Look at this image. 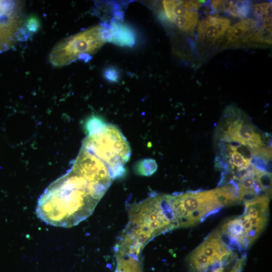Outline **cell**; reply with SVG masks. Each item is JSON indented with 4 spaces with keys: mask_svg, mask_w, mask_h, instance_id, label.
<instances>
[{
    "mask_svg": "<svg viewBox=\"0 0 272 272\" xmlns=\"http://www.w3.org/2000/svg\"><path fill=\"white\" fill-rule=\"evenodd\" d=\"M112 180L107 165L81 147L71 169L40 196L37 216L54 226H76L92 214Z\"/></svg>",
    "mask_w": 272,
    "mask_h": 272,
    "instance_id": "obj_1",
    "label": "cell"
},
{
    "mask_svg": "<svg viewBox=\"0 0 272 272\" xmlns=\"http://www.w3.org/2000/svg\"><path fill=\"white\" fill-rule=\"evenodd\" d=\"M128 212V224L119 238L138 252L156 236L177 228L172 194L153 193L132 205Z\"/></svg>",
    "mask_w": 272,
    "mask_h": 272,
    "instance_id": "obj_2",
    "label": "cell"
},
{
    "mask_svg": "<svg viewBox=\"0 0 272 272\" xmlns=\"http://www.w3.org/2000/svg\"><path fill=\"white\" fill-rule=\"evenodd\" d=\"M82 147L107 165L113 180L124 175V165L130 158L131 150L126 139L116 126L106 124L101 130L87 134Z\"/></svg>",
    "mask_w": 272,
    "mask_h": 272,
    "instance_id": "obj_3",
    "label": "cell"
},
{
    "mask_svg": "<svg viewBox=\"0 0 272 272\" xmlns=\"http://www.w3.org/2000/svg\"><path fill=\"white\" fill-rule=\"evenodd\" d=\"M172 195L177 228L194 226L224 207L215 189Z\"/></svg>",
    "mask_w": 272,
    "mask_h": 272,
    "instance_id": "obj_4",
    "label": "cell"
},
{
    "mask_svg": "<svg viewBox=\"0 0 272 272\" xmlns=\"http://www.w3.org/2000/svg\"><path fill=\"white\" fill-rule=\"evenodd\" d=\"M105 41L102 26L91 27L67 38L58 43L50 54V62L54 66L67 64L76 58L87 59Z\"/></svg>",
    "mask_w": 272,
    "mask_h": 272,
    "instance_id": "obj_5",
    "label": "cell"
},
{
    "mask_svg": "<svg viewBox=\"0 0 272 272\" xmlns=\"http://www.w3.org/2000/svg\"><path fill=\"white\" fill-rule=\"evenodd\" d=\"M224 126L221 141L235 142L251 149L263 147V136L251 123L247 116L234 106L227 107L223 114Z\"/></svg>",
    "mask_w": 272,
    "mask_h": 272,
    "instance_id": "obj_6",
    "label": "cell"
},
{
    "mask_svg": "<svg viewBox=\"0 0 272 272\" xmlns=\"http://www.w3.org/2000/svg\"><path fill=\"white\" fill-rule=\"evenodd\" d=\"M15 3L0 1V52L8 49L15 41L20 26V19Z\"/></svg>",
    "mask_w": 272,
    "mask_h": 272,
    "instance_id": "obj_7",
    "label": "cell"
},
{
    "mask_svg": "<svg viewBox=\"0 0 272 272\" xmlns=\"http://www.w3.org/2000/svg\"><path fill=\"white\" fill-rule=\"evenodd\" d=\"M163 5L167 18L179 29L186 32L194 29L198 22L196 11L186 9L180 1H163Z\"/></svg>",
    "mask_w": 272,
    "mask_h": 272,
    "instance_id": "obj_8",
    "label": "cell"
},
{
    "mask_svg": "<svg viewBox=\"0 0 272 272\" xmlns=\"http://www.w3.org/2000/svg\"><path fill=\"white\" fill-rule=\"evenodd\" d=\"M102 26V35L105 42L120 46H131L135 41V35L130 27L125 24L111 22Z\"/></svg>",
    "mask_w": 272,
    "mask_h": 272,
    "instance_id": "obj_9",
    "label": "cell"
},
{
    "mask_svg": "<svg viewBox=\"0 0 272 272\" xmlns=\"http://www.w3.org/2000/svg\"><path fill=\"white\" fill-rule=\"evenodd\" d=\"M230 25V21L226 18L209 16L198 22L197 33L201 39L214 41L227 31Z\"/></svg>",
    "mask_w": 272,
    "mask_h": 272,
    "instance_id": "obj_10",
    "label": "cell"
},
{
    "mask_svg": "<svg viewBox=\"0 0 272 272\" xmlns=\"http://www.w3.org/2000/svg\"><path fill=\"white\" fill-rule=\"evenodd\" d=\"M260 25L251 18L242 20L230 27L226 32V38L228 43L238 46L256 31Z\"/></svg>",
    "mask_w": 272,
    "mask_h": 272,
    "instance_id": "obj_11",
    "label": "cell"
},
{
    "mask_svg": "<svg viewBox=\"0 0 272 272\" xmlns=\"http://www.w3.org/2000/svg\"><path fill=\"white\" fill-rule=\"evenodd\" d=\"M213 9L241 19L247 18L251 10L249 1H212Z\"/></svg>",
    "mask_w": 272,
    "mask_h": 272,
    "instance_id": "obj_12",
    "label": "cell"
},
{
    "mask_svg": "<svg viewBox=\"0 0 272 272\" xmlns=\"http://www.w3.org/2000/svg\"><path fill=\"white\" fill-rule=\"evenodd\" d=\"M249 45H270L271 43V27L260 25V27L243 42Z\"/></svg>",
    "mask_w": 272,
    "mask_h": 272,
    "instance_id": "obj_13",
    "label": "cell"
},
{
    "mask_svg": "<svg viewBox=\"0 0 272 272\" xmlns=\"http://www.w3.org/2000/svg\"><path fill=\"white\" fill-rule=\"evenodd\" d=\"M115 272H142L140 256L116 255Z\"/></svg>",
    "mask_w": 272,
    "mask_h": 272,
    "instance_id": "obj_14",
    "label": "cell"
},
{
    "mask_svg": "<svg viewBox=\"0 0 272 272\" xmlns=\"http://www.w3.org/2000/svg\"><path fill=\"white\" fill-rule=\"evenodd\" d=\"M254 16L260 25L271 27V3L263 2L253 7Z\"/></svg>",
    "mask_w": 272,
    "mask_h": 272,
    "instance_id": "obj_15",
    "label": "cell"
},
{
    "mask_svg": "<svg viewBox=\"0 0 272 272\" xmlns=\"http://www.w3.org/2000/svg\"><path fill=\"white\" fill-rule=\"evenodd\" d=\"M157 169V164L155 160L144 159L138 161L134 166V172L141 176H150Z\"/></svg>",
    "mask_w": 272,
    "mask_h": 272,
    "instance_id": "obj_16",
    "label": "cell"
},
{
    "mask_svg": "<svg viewBox=\"0 0 272 272\" xmlns=\"http://www.w3.org/2000/svg\"><path fill=\"white\" fill-rule=\"evenodd\" d=\"M105 122L99 117L92 115L85 123V129L87 134L94 133L102 129L106 125Z\"/></svg>",
    "mask_w": 272,
    "mask_h": 272,
    "instance_id": "obj_17",
    "label": "cell"
},
{
    "mask_svg": "<svg viewBox=\"0 0 272 272\" xmlns=\"http://www.w3.org/2000/svg\"><path fill=\"white\" fill-rule=\"evenodd\" d=\"M250 164L261 171L271 173V160L253 155L250 160Z\"/></svg>",
    "mask_w": 272,
    "mask_h": 272,
    "instance_id": "obj_18",
    "label": "cell"
},
{
    "mask_svg": "<svg viewBox=\"0 0 272 272\" xmlns=\"http://www.w3.org/2000/svg\"><path fill=\"white\" fill-rule=\"evenodd\" d=\"M40 26V22L37 17L34 16L30 17L26 21V30L31 33H35L38 31Z\"/></svg>",
    "mask_w": 272,
    "mask_h": 272,
    "instance_id": "obj_19",
    "label": "cell"
},
{
    "mask_svg": "<svg viewBox=\"0 0 272 272\" xmlns=\"http://www.w3.org/2000/svg\"><path fill=\"white\" fill-rule=\"evenodd\" d=\"M182 5L187 10L196 11L198 10L205 1H180Z\"/></svg>",
    "mask_w": 272,
    "mask_h": 272,
    "instance_id": "obj_20",
    "label": "cell"
},
{
    "mask_svg": "<svg viewBox=\"0 0 272 272\" xmlns=\"http://www.w3.org/2000/svg\"><path fill=\"white\" fill-rule=\"evenodd\" d=\"M104 77L110 82H115L118 81L119 75L118 72L115 69L109 67L104 71Z\"/></svg>",
    "mask_w": 272,
    "mask_h": 272,
    "instance_id": "obj_21",
    "label": "cell"
},
{
    "mask_svg": "<svg viewBox=\"0 0 272 272\" xmlns=\"http://www.w3.org/2000/svg\"><path fill=\"white\" fill-rule=\"evenodd\" d=\"M224 271V268H220L217 269H216L214 271H212L211 272H223Z\"/></svg>",
    "mask_w": 272,
    "mask_h": 272,
    "instance_id": "obj_22",
    "label": "cell"
}]
</instances>
